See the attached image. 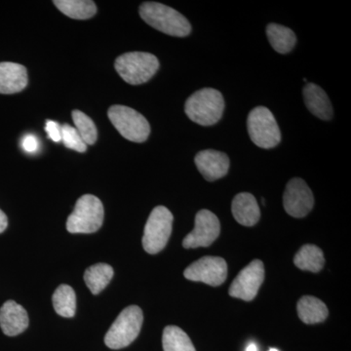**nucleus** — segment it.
I'll list each match as a JSON object with an SVG mask.
<instances>
[{
	"mask_svg": "<svg viewBox=\"0 0 351 351\" xmlns=\"http://www.w3.org/2000/svg\"><path fill=\"white\" fill-rule=\"evenodd\" d=\"M140 16L147 25L168 36L184 38L191 32V25L184 15L158 2L143 3Z\"/></svg>",
	"mask_w": 351,
	"mask_h": 351,
	"instance_id": "1",
	"label": "nucleus"
},
{
	"mask_svg": "<svg viewBox=\"0 0 351 351\" xmlns=\"http://www.w3.org/2000/svg\"><path fill=\"white\" fill-rule=\"evenodd\" d=\"M29 327L27 311L14 301H7L0 308V328L9 337L22 334Z\"/></svg>",
	"mask_w": 351,
	"mask_h": 351,
	"instance_id": "14",
	"label": "nucleus"
},
{
	"mask_svg": "<svg viewBox=\"0 0 351 351\" xmlns=\"http://www.w3.org/2000/svg\"><path fill=\"white\" fill-rule=\"evenodd\" d=\"M225 110L223 95L213 88H203L186 100L184 112L189 119L202 126L218 123Z\"/></svg>",
	"mask_w": 351,
	"mask_h": 351,
	"instance_id": "2",
	"label": "nucleus"
},
{
	"mask_svg": "<svg viewBox=\"0 0 351 351\" xmlns=\"http://www.w3.org/2000/svg\"><path fill=\"white\" fill-rule=\"evenodd\" d=\"M7 226H8V219H7L5 213L0 210V233L6 230Z\"/></svg>",
	"mask_w": 351,
	"mask_h": 351,
	"instance_id": "29",
	"label": "nucleus"
},
{
	"mask_svg": "<svg viewBox=\"0 0 351 351\" xmlns=\"http://www.w3.org/2000/svg\"><path fill=\"white\" fill-rule=\"evenodd\" d=\"M195 161L198 171L208 182L221 179L230 170V158L225 152L206 149L198 152Z\"/></svg>",
	"mask_w": 351,
	"mask_h": 351,
	"instance_id": "13",
	"label": "nucleus"
},
{
	"mask_svg": "<svg viewBox=\"0 0 351 351\" xmlns=\"http://www.w3.org/2000/svg\"><path fill=\"white\" fill-rule=\"evenodd\" d=\"M62 129V141L64 145L68 149H73V151L78 152H86L87 145L85 144L84 141L80 137L77 130L75 127L69 125V124H64L61 126Z\"/></svg>",
	"mask_w": 351,
	"mask_h": 351,
	"instance_id": "26",
	"label": "nucleus"
},
{
	"mask_svg": "<svg viewBox=\"0 0 351 351\" xmlns=\"http://www.w3.org/2000/svg\"><path fill=\"white\" fill-rule=\"evenodd\" d=\"M284 209L294 218H304L314 206L313 191L306 182L294 178L288 182L283 195Z\"/></svg>",
	"mask_w": 351,
	"mask_h": 351,
	"instance_id": "12",
	"label": "nucleus"
},
{
	"mask_svg": "<svg viewBox=\"0 0 351 351\" xmlns=\"http://www.w3.org/2000/svg\"><path fill=\"white\" fill-rule=\"evenodd\" d=\"M45 131L47 132L48 137L55 143H59L62 141V129L59 123L47 120L46 122Z\"/></svg>",
	"mask_w": 351,
	"mask_h": 351,
	"instance_id": "27",
	"label": "nucleus"
},
{
	"mask_svg": "<svg viewBox=\"0 0 351 351\" xmlns=\"http://www.w3.org/2000/svg\"><path fill=\"white\" fill-rule=\"evenodd\" d=\"M247 128L252 142L262 149H272L281 141V132L274 115L269 108L257 107L247 119Z\"/></svg>",
	"mask_w": 351,
	"mask_h": 351,
	"instance_id": "7",
	"label": "nucleus"
},
{
	"mask_svg": "<svg viewBox=\"0 0 351 351\" xmlns=\"http://www.w3.org/2000/svg\"><path fill=\"white\" fill-rule=\"evenodd\" d=\"M219 232L221 223L218 217L209 210H200L195 216V228L184 237L182 246L186 249L210 246L218 239Z\"/></svg>",
	"mask_w": 351,
	"mask_h": 351,
	"instance_id": "11",
	"label": "nucleus"
},
{
	"mask_svg": "<svg viewBox=\"0 0 351 351\" xmlns=\"http://www.w3.org/2000/svg\"><path fill=\"white\" fill-rule=\"evenodd\" d=\"M164 351H196L186 332L177 326H167L162 336Z\"/></svg>",
	"mask_w": 351,
	"mask_h": 351,
	"instance_id": "24",
	"label": "nucleus"
},
{
	"mask_svg": "<svg viewBox=\"0 0 351 351\" xmlns=\"http://www.w3.org/2000/svg\"><path fill=\"white\" fill-rule=\"evenodd\" d=\"M23 149L27 152H34L38 149V142L34 136H25L22 143Z\"/></svg>",
	"mask_w": 351,
	"mask_h": 351,
	"instance_id": "28",
	"label": "nucleus"
},
{
	"mask_svg": "<svg viewBox=\"0 0 351 351\" xmlns=\"http://www.w3.org/2000/svg\"><path fill=\"white\" fill-rule=\"evenodd\" d=\"M326 304L311 295H304L298 302V314L300 319L306 324L323 322L328 317Z\"/></svg>",
	"mask_w": 351,
	"mask_h": 351,
	"instance_id": "18",
	"label": "nucleus"
},
{
	"mask_svg": "<svg viewBox=\"0 0 351 351\" xmlns=\"http://www.w3.org/2000/svg\"><path fill=\"white\" fill-rule=\"evenodd\" d=\"M113 269L108 263H97L88 267L84 274V281L92 294L99 295L110 281H112Z\"/></svg>",
	"mask_w": 351,
	"mask_h": 351,
	"instance_id": "20",
	"label": "nucleus"
},
{
	"mask_svg": "<svg viewBox=\"0 0 351 351\" xmlns=\"http://www.w3.org/2000/svg\"><path fill=\"white\" fill-rule=\"evenodd\" d=\"M55 6L64 15L75 20H86L97 13V6L91 0H55Z\"/></svg>",
	"mask_w": 351,
	"mask_h": 351,
	"instance_id": "22",
	"label": "nucleus"
},
{
	"mask_svg": "<svg viewBox=\"0 0 351 351\" xmlns=\"http://www.w3.org/2000/svg\"><path fill=\"white\" fill-rule=\"evenodd\" d=\"M27 71L20 64L0 63V94H15L23 91L27 85Z\"/></svg>",
	"mask_w": 351,
	"mask_h": 351,
	"instance_id": "15",
	"label": "nucleus"
},
{
	"mask_svg": "<svg viewBox=\"0 0 351 351\" xmlns=\"http://www.w3.org/2000/svg\"><path fill=\"white\" fill-rule=\"evenodd\" d=\"M307 110L318 119L330 120L332 117V107L326 92L314 83H306L302 90Z\"/></svg>",
	"mask_w": 351,
	"mask_h": 351,
	"instance_id": "16",
	"label": "nucleus"
},
{
	"mask_svg": "<svg viewBox=\"0 0 351 351\" xmlns=\"http://www.w3.org/2000/svg\"><path fill=\"white\" fill-rule=\"evenodd\" d=\"M172 213L164 206H157L152 210L147 223H145L143 247L147 253H159L165 248L172 233Z\"/></svg>",
	"mask_w": 351,
	"mask_h": 351,
	"instance_id": "8",
	"label": "nucleus"
},
{
	"mask_svg": "<svg viewBox=\"0 0 351 351\" xmlns=\"http://www.w3.org/2000/svg\"><path fill=\"white\" fill-rule=\"evenodd\" d=\"M294 263L300 269L316 274L324 267V254L319 247L315 245H304L295 254Z\"/></svg>",
	"mask_w": 351,
	"mask_h": 351,
	"instance_id": "19",
	"label": "nucleus"
},
{
	"mask_svg": "<svg viewBox=\"0 0 351 351\" xmlns=\"http://www.w3.org/2000/svg\"><path fill=\"white\" fill-rule=\"evenodd\" d=\"M267 36L272 48L280 54L291 52L297 43L295 32L289 27L278 24L267 25Z\"/></svg>",
	"mask_w": 351,
	"mask_h": 351,
	"instance_id": "21",
	"label": "nucleus"
},
{
	"mask_svg": "<svg viewBox=\"0 0 351 351\" xmlns=\"http://www.w3.org/2000/svg\"><path fill=\"white\" fill-rule=\"evenodd\" d=\"M246 351H258L257 346L255 343H250V345L247 346Z\"/></svg>",
	"mask_w": 351,
	"mask_h": 351,
	"instance_id": "30",
	"label": "nucleus"
},
{
	"mask_svg": "<svg viewBox=\"0 0 351 351\" xmlns=\"http://www.w3.org/2000/svg\"><path fill=\"white\" fill-rule=\"evenodd\" d=\"M114 66L124 82L140 85L154 77L158 71L159 61L151 53L129 52L117 58Z\"/></svg>",
	"mask_w": 351,
	"mask_h": 351,
	"instance_id": "3",
	"label": "nucleus"
},
{
	"mask_svg": "<svg viewBox=\"0 0 351 351\" xmlns=\"http://www.w3.org/2000/svg\"><path fill=\"white\" fill-rule=\"evenodd\" d=\"M108 119L122 137L134 143H144L151 134L149 121L137 110L115 105L108 112Z\"/></svg>",
	"mask_w": 351,
	"mask_h": 351,
	"instance_id": "6",
	"label": "nucleus"
},
{
	"mask_svg": "<svg viewBox=\"0 0 351 351\" xmlns=\"http://www.w3.org/2000/svg\"><path fill=\"white\" fill-rule=\"evenodd\" d=\"M184 276L188 280L217 287L225 282L228 277V265L223 258L208 256L191 263L184 270Z\"/></svg>",
	"mask_w": 351,
	"mask_h": 351,
	"instance_id": "9",
	"label": "nucleus"
},
{
	"mask_svg": "<svg viewBox=\"0 0 351 351\" xmlns=\"http://www.w3.org/2000/svg\"><path fill=\"white\" fill-rule=\"evenodd\" d=\"M144 322V314L137 306L124 308L105 337V343L112 350H121L138 338Z\"/></svg>",
	"mask_w": 351,
	"mask_h": 351,
	"instance_id": "4",
	"label": "nucleus"
},
{
	"mask_svg": "<svg viewBox=\"0 0 351 351\" xmlns=\"http://www.w3.org/2000/svg\"><path fill=\"white\" fill-rule=\"evenodd\" d=\"M75 129L86 145H94L98 138V131L93 120L80 110H73L71 113Z\"/></svg>",
	"mask_w": 351,
	"mask_h": 351,
	"instance_id": "25",
	"label": "nucleus"
},
{
	"mask_svg": "<svg viewBox=\"0 0 351 351\" xmlns=\"http://www.w3.org/2000/svg\"><path fill=\"white\" fill-rule=\"evenodd\" d=\"M232 211L237 223L245 226H253L260 221V207L253 195L239 193L232 200Z\"/></svg>",
	"mask_w": 351,
	"mask_h": 351,
	"instance_id": "17",
	"label": "nucleus"
},
{
	"mask_svg": "<svg viewBox=\"0 0 351 351\" xmlns=\"http://www.w3.org/2000/svg\"><path fill=\"white\" fill-rule=\"evenodd\" d=\"M269 351H279L278 350H276V348H270Z\"/></svg>",
	"mask_w": 351,
	"mask_h": 351,
	"instance_id": "31",
	"label": "nucleus"
},
{
	"mask_svg": "<svg viewBox=\"0 0 351 351\" xmlns=\"http://www.w3.org/2000/svg\"><path fill=\"white\" fill-rule=\"evenodd\" d=\"M55 311L62 317L71 318L75 315L76 295L71 286L60 285L52 297Z\"/></svg>",
	"mask_w": 351,
	"mask_h": 351,
	"instance_id": "23",
	"label": "nucleus"
},
{
	"mask_svg": "<svg viewBox=\"0 0 351 351\" xmlns=\"http://www.w3.org/2000/svg\"><path fill=\"white\" fill-rule=\"evenodd\" d=\"M105 218L103 203L92 195L82 196L66 221L71 233H94L101 228Z\"/></svg>",
	"mask_w": 351,
	"mask_h": 351,
	"instance_id": "5",
	"label": "nucleus"
},
{
	"mask_svg": "<svg viewBox=\"0 0 351 351\" xmlns=\"http://www.w3.org/2000/svg\"><path fill=\"white\" fill-rule=\"evenodd\" d=\"M265 279V267L262 261L255 260L239 272L230 285V295L251 302L255 299Z\"/></svg>",
	"mask_w": 351,
	"mask_h": 351,
	"instance_id": "10",
	"label": "nucleus"
}]
</instances>
